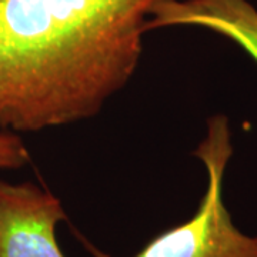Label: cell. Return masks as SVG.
Returning <instances> with one entry per match:
<instances>
[{"label": "cell", "instance_id": "obj_4", "mask_svg": "<svg viewBox=\"0 0 257 257\" xmlns=\"http://www.w3.org/2000/svg\"><path fill=\"white\" fill-rule=\"evenodd\" d=\"M197 26L227 37L257 63V9L248 0H159L145 30Z\"/></svg>", "mask_w": 257, "mask_h": 257}, {"label": "cell", "instance_id": "obj_3", "mask_svg": "<svg viewBox=\"0 0 257 257\" xmlns=\"http://www.w3.org/2000/svg\"><path fill=\"white\" fill-rule=\"evenodd\" d=\"M62 220L63 206L49 190L0 180V257H64L56 240Z\"/></svg>", "mask_w": 257, "mask_h": 257}, {"label": "cell", "instance_id": "obj_2", "mask_svg": "<svg viewBox=\"0 0 257 257\" xmlns=\"http://www.w3.org/2000/svg\"><path fill=\"white\" fill-rule=\"evenodd\" d=\"M233 155L231 133L226 116L207 121V135L197 146L207 172V189L190 220L166 230L132 257H257V236L240 231L223 200V180ZM93 257H113L79 234Z\"/></svg>", "mask_w": 257, "mask_h": 257}, {"label": "cell", "instance_id": "obj_1", "mask_svg": "<svg viewBox=\"0 0 257 257\" xmlns=\"http://www.w3.org/2000/svg\"><path fill=\"white\" fill-rule=\"evenodd\" d=\"M159 0H0V128L96 116L138 69Z\"/></svg>", "mask_w": 257, "mask_h": 257}, {"label": "cell", "instance_id": "obj_5", "mask_svg": "<svg viewBox=\"0 0 257 257\" xmlns=\"http://www.w3.org/2000/svg\"><path fill=\"white\" fill-rule=\"evenodd\" d=\"M29 159L28 149L15 132H0V169H20Z\"/></svg>", "mask_w": 257, "mask_h": 257}]
</instances>
